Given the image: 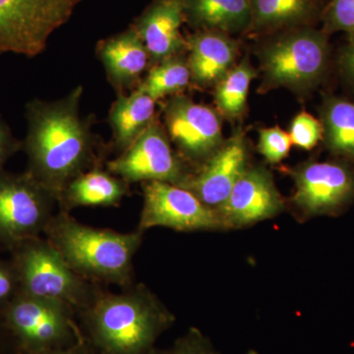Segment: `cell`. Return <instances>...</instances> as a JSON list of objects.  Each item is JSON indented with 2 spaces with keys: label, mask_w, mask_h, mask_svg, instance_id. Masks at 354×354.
Segmentation results:
<instances>
[{
  "label": "cell",
  "mask_w": 354,
  "mask_h": 354,
  "mask_svg": "<svg viewBox=\"0 0 354 354\" xmlns=\"http://www.w3.org/2000/svg\"><path fill=\"white\" fill-rule=\"evenodd\" d=\"M82 95V86H77L64 99L37 100L27 106V171L57 200L70 181L101 160L99 141L80 113Z\"/></svg>",
  "instance_id": "obj_1"
},
{
  "label": "cell",
  "mask_w": 354,
  "mask_h": 354,
  "mask_svg": "<svg viewBox=\"0 0 354 354\" xmlns=\"http://www.w3.org/2000/svg\"><path fill=\"white\" fill-rule=\"evenodd\" d=\"M84 335L97 354H153L176 317L143 283L113 293L97 288L80 313Z\"/></svg>",
  "instance_id": "obj_2"
},
{
  "label": "cell",
  "mask_w": 354,
  "mask_h": 354,
  "mask_svg": "<svg viewBox=\"0 0 354 354\" xmlns=\"http://www.w3.org/2000/svg\"><path fill=\"white\" fill-rule=\"evenodd\" d=\"M46 239L77 274L95 285L127 288L133 283V259L144 232H114L79 223L62 211L44 232Z\"/></svg>",
  "instance_id": "obj_3"
},
{
  "label": "cell",
  "mask_w": 354,
  "mask_h": 354,
  "mask_svg": "<svg viewBox=\"0 0 354 354\" xmlns=\"http://www.w3.org/2000/svg\"><path fill=\"white\" fill-rule=\"evenodd\" d=\"M10 250L18 292L60 302L76 313L92 301L99 285L77 274L48 239L32 237L19 242Z\"/></svg>",
  "instance_id": "obj_4"
},
{
  "label": "cell",
  "mask_w": 354,
  "mask_h": 354,
  "mask_svg": "<svg viewBox=\"0 0 354 354\" xmlns=\"http://www.w3.org/2000/svg\"><path fill=\"white\" fill-rule=\"evenodd\" d=\"M266 90L306 91L323 78L329 62L325 32L297 28L269 41L259 53Z\"/></svg>",
  "instance_id": "obj_5"
},
{
  "label": "cell",
  "mask_w": 354,
  "mask_h": 354,
  "mask_svg": "<svg viewBox=\"0 0 354 354\" xmlns=\"http://www.w3.org/2000/svg\"><path fill=\"white\" fill-rule=\"evenodd\" d=\"M75 310L64 304L17 292L7 302L4 317L20 342L21 353H37L69 348L86 341L77 325Z\"/></svg>",
  "instance_id": "obj_6"
},
{
  "label": "cell",
  "mask_w": 354,
  "mask_h": 354,
  "mask_svg": "<svg viewBox=\"0 0 354 354\" xmlns=\"http://www.w3.org/2000/svg\"><path fill=\"white\" fill-rule=\"evenodd\" d=\"M57 198L30 174L0 169V243L9 249L44 234Z\"/></svg>",
  "instance_id": "obj_7"
},
{
  "label": "cell",
  "mask_w": 354,
  "mask_h": 354,
  "mask_svg": "<svg viewBox=\"0 0 354 354\" xmlns=\"http://www.w3.org/2000/svg\"><path fill=\"white\" fill-rule=\"evenodd\" d=\"M79 0H0V55L34 57L69 19Z\"/></svg>",
  "instance_id": "obj_8"
},
{
  "label": "cell",
  "mask_w": 354,
  "mask_h": 354,
  "mask_svg": "<svg viewBox=\"0 0 354 354\" xmlns=\"http://www.w3.org/2000/svg\"><path fill=\"white\" fill-rule=\"evenodd\" d=\"M290 203L304 218L337 216L354 199V164L346 160L306 162L290 169Z\"/></svg>",
  "instance_id": "obj_9"
},
{
  "label": "cell",
  "mask_w": 354,
  "mask_h": 354,
  "mask_svg": "<svg viewBox=\"0 0 354 354\" xmlns=\"http://www.w3.org/2000/svg\"><path fill=\"white\" fill-rule=\"evenodd\" d=\"M106 171L129 184L162 181L178 186L192 174L187 162L172 149L157 118L129 148L108 162Z\"/></svg>",
  "instance_id": "obj_10"
},
{
  "label": "cell",
  "mask_w": 354,
  "mask_h": 354,
  "mask_svg": "<svg viewBox=\"0 0 354 354\" xmlns=\"http://www.w3.org/2000/svg\"><path fill=\"white\" fill-rule=\"evenodd\" d=\"M142 188L140 232L156 227L184 232L227 230L220 215L185 188L162 181L143 183Z\"/></svg>",
  "instance_id": "obj_11"
},
{
  "label": "cell",
  "mask_w": 354,
  "mask_h": 354,
  "mask_svg": "<svg viewBox=\"0 0 354 354\" xmlns=\"http://www.w3.org/2000/svg\"><path fill=\"white\" fill-rule=\"evenodd\" d=\"M165 129L176 152L187 164L201 165L223 143L218 111L183 95L165 102Z\"/></svg>",
  "instance_id": "obj_12"
},
{
  "label": "cell",
  "mask_w": 354,
  "mask_h": 354,
  "mask_svg": "<svg viewBox=\"0 0 354 354\" xmlns=\"http://www.w3.org/2000/svg\"><path fill=\"white\" fill-rule=\"evenodd\" d=\"M249 167L245 138L242 132H235L179 186L218 213Z\"/></svg>",
  "instance_id": "obj_13"
},
{
  "label": "cell",
  "mask_w": 354,
  "mask_h": 354,
  "mask_svg": "<svg viewBox=\"0 0 354 354\" xmlns=\"http://www.w3.org/2000/svg\"><path fill=\"white\" fill-rule=\"evenodd\" d=\"M286 206L271 172L257 165L242 174L218 213L227 230H236L274 218Z\"/></svg>",
  "instance_id": "obj_14"
},
{
  "label": "cell",
  "mask_w": 354,
  "mask_h": 354,
  "mask_svg": "<svg viewBox=\"0 0 354 354\" xmlns=\"http://www.w3.org/2000/svg\"><path fill=\"white\" fill-rule=\"evenodd\" d=\"M184 19L183 0H157L142 16L134 29L145 44L151 66L187 50L181 34Z\"/></svg>",
  "instance_id": "obj_15"
},
{
  "label": "cell",
  "mask_w": 354,
  "mask_h": 354,
  "mask_svg": "<svg viewBox=\"0 0 354 354\" xmlns=\"http://www.w3.org/2000/svg\"><path fill=\"white\" fill-rule=\"evenodd\" d=\"M97 55L118 94L138 87L141 77L151 67L150 55L134 28L101 41Z\"/></svg>",
  "instance_id": "obj_16"
},
{
  "label": "cell",
  "mask_w": 354,
  "mask_h": 354,
  "mask_svg": "<svg viewBox=\"0 0 354 354\" xmlns=\"http://www.w3.org/2000/svg\"><path fill=\"white\" fill-rule=\"evenodd\" d=\"M186 41L191 83L197 87H216L234 66L239 46L228 35L216 31L199 32Z\"/></svg>",
  "instance_id": "obj_17"
},
{
  "label": "cell",
  "mask_w": 354,
  "mask_h": 354,
  "mask_svg": "<svg viewBox=\"0 0 354 354\" xmlns=\"http://www.w3.org/2000/svg\"><path fill=\"white\" fill-rule=\"evenodd\" d=\"M129 185L120 177L94 167L70 181L57 204L65 212L79 207H116L127 196Z\"/></svg>",
  "instance_id": "obj_18"
},
{
  "label": "cell",
  "mask_w": 354,
  "mask_h": 354,
  "mask_svg": "<svg viewBox=\"0 0 354 354\" xmlns=\"http://www.w3.org/2000/svg\"><path fill=\"white\" fill-rule=\"evenodd\" d=\"M156 104L139 88L129 95L118 94L109 109V122L114 145L120 153L129 148L156 120Z\"/></svg>",
  "instance_id": "obj_19"
},
{
  "label": "cell",
  "mask_w": 354,
  "mask_h": 354,
  "mask_svg": "<svg viewBox=\"0 0 354 354\" xmlns=\"http://www.w3.org/2000/svg\"><path fill=\"white\" fill-rule=\"evenodd\" d=\"M185 17L205 31L235 34L249 29L250 0H183Z\"/></svg>",
  "instance_id": "obj_20"
},
{
  "label": "cell",
  "mask_w": 354,
  "mask_h": 354,
  "mask_svg": "<svg viewBox=\"0 0 354 354\" xmlns=\"http://www.w3.org/2000/svg\"><path fill=\"white\" fill-rule=\"evenodd\" d=\"M251 24L257 32L304 28L315 17L319 0H250Z\"/></svg>",
  "instance_id": "obj_21"
},
{
  "label": "cell",
  "mask_w": 354,
  "mask_h": 354,
  "mask_svg": "<svg viewBox=\"0 0 354 354\" xmlns=\"http://www.w3.org/2000/svg\"><path fill=\"white\" fill-rule=\"evenodd\" d=\"M321 118L323 139L330 152L354 164V102L328 97Z\"/></svg>",
  "instance_id": "obj_22"
},
{
  "label": "cell",
  "mask_w": 354,
  "mask_h": 354,
  "mask_svg": "<svg viewBox=\"0 0 354 354\" xmlns=\"http://www.w3.org/2000/svg\"><path fill=\"white\" fill-rule=\"evenodd\" d=\"M257 73L248 58L234 65L216 85L215 104L218 113L237 120L246 109L249 87Z\"/></svg>",
  "instance_id": "obj_23"
},
{
  "label": "cell",
  "mask_w": 354,
  "mask_h": 354,
  "mask_svg": "<svg viewBox=\"0 0 354 354\" xmlns=\"http://www.w3.org/2000/svg\"><path fill=\"white\" fill-rule=\"evenodd\" d=\"M190 83L191 73L187 59L178 55L151 66L145 79L137 88L158 102L165 97L181 95Z\"/></svg>",
  "instance_id": "obj_24"
},
{
  "label": "cell",
  "mask_w": 354,
  "mask_h": 354,
  "mask_svg": "<svg viewBox=\"0 0 354 354\" xmlns=\"http://www.w3.org/2000/svg\"><path fill=\"white\" fill-rule=\"evenodd\" d=\"M291 145L290 134L278 127L259 130L258 151L270 164H279L288 157Z\"/></svg>",
  "instance_id": "obj_25"
},
{
  "label": "cell",
  "mask_w": 354,
  "mask_h": 354,
  "mask_svg": "<svg viewBox=\"0 0 354 354\" xmlns=\"http://www.w3.org/2000/svg\"><path fill=\"white\" fill-rule=\"evenodd\" d=\"M288 134L293 145L304 150H311L323 138L322 123L304 111L295 116Z\"/></svg>",
  "instance_id": "obj_26"
},
{
  "label": "cell",
  "mask_w": 354,
  "mask_h": 354,
  "mask_svg": "<svg viewBox=\"0 0 354 354\" xmlns=\"http://www.w3.org/2000/svg\"><path fill=\"white\" fill-rule=\"evenodd\" d=\"M325 30L354 31V0H332L325 14Z\"/></svg>",
  "instance_id": "obj_27"
},
{
  "label": "cell",
  "mask_w": 354,
  "mask_h": 354,
  "mask_svg": "<svg viewBox=\"0 0 354 354\" xmlns=\"http://www.w3.org/2000/svg\"><path fill=\"white\" fill-rule=\"evenodd\" d=\"M153 354H221L215 351L211 342L198 330L191 328L183 337H179L171 348L156 349Z\"/></svg>",
  "instance_id": "obj_28"
},
{
  "label": "cell",
  "mask_w": 354,
  "mask_h": 354,
  "mask_svg": "<svg viewBox=\"0 0 354 354\" xmlns=\"http://www.w3.org/2000/svg\"><path fill=\"white\" fill-rule=\"evenodd\" d=\"M18 292V281L11 263L0 261V304L10 301Z\"/></svg>",
  "instance_id": "obj_29"
},
{
  "label": "cell",
  "mask_w": 354,
  "mask_h": 354,
  "mask_svg": "<svg viewBox=\"0 0 354 354\" xmlns=\"http://www.w3.org/2000/svg\"><path fill=\"white\" fill-rule=\"evenodd\" d=\"M21 144L14 138L8 127L0 120V169H2L9 158L19 150Z\"/></svg>",
  "instance_id": "obj_30"
},
{
  "label": "cell",
  "mask_w": 354,
  "mask_h": 354,
  "mask_svg": "<svg viewBox=\"0 0 354 354\" xmlns=\"http://www.w3.org/2000/svg\"><path fill=\"white\" fill-rule=\"evenodd\" d=\"M339 66L342 75L354 87V31L349 32L348 43L339 57Z\"/></svg>",
  "instance_id": "obj_31"
},
{
  "label": "cell",
  "mask_w": 354,
  "mask_h": 354,
  "mask_svg": "<svg viewBox=\"0 0 354 354\" xmlns=\"http://www.w3.org/2000/svg\"><path fill=\"white\" fill-rule=\"evenodd\" d=\"M20 354H97L95 353L94 349L91 348L90 344H88L87 339L85 342H78L74 346H69V348L55 349V351H44V353H21Z\"/></svg>",
  "instance_id": "obj_32"
},
{
  "label": "cell",
  "mask_w": 354,
  "mask_h": 354,
  "mask_svg": "<svg viewBox=\"0 0 354 354\" xmlns=\"http://www.w3.org/2000/svg\"><path fill=\"white\" fill-rule=\"evenodd\" d=\"M0 244H1V243H0Z\"/></svg>",
  "instance_id": "obj_33"
}]
</instances>
